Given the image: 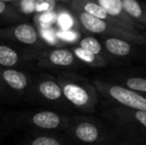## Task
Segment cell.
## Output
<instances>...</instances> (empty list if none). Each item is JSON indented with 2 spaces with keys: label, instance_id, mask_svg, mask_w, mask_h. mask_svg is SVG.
I'll return each instance as SVG.
<instances>
[{
  "label": "cell",
  "instance_id": "cell-1",
  "mask_svg": "<svg viewBox=\"0 0 146 145\" xmlns=\"http://www.w3.org/2000/svg\"><path fill=\"white\" fill-rule=\"evenodd\" d=\"M110 95L125 107L135 110L146 111V99L135 91L121 87H112L110 89Z\"/></svg>",
  "mask_w": 146,
  "mask_h": 145
},
{
  "label": "cell",
  "instance_id": "cell-2",
  "mask_svg": "<svg viewBox=\"0 0 146 145\" xmlns=\"http://www.w3.org/2000/svg\"><path fill=\"white\" fill-rule=\"evenodd\" d=\"M75 137L86 144H100L102 142V134L98 125L90 121L79 123L74 130Z\"/></svg>",
  "mask_w": 146,
  "mask_h": 145
},
{
  "label": "cell",
  "instance_id": "cell-3",
  "mask_svg": "<svg viewBox=\"0 0 146 145\" xmlns=\"http://www.w3.org/2000/svg\"><path fill=\"white\" fill-rule=\"evenodd\" d=\"M64 95L77 107H84L88 103V95L85 89L78 85L69 83L64 87Z\"/></svg>",
  "mask_w": 146,
  "mask_h": 145
},
{
  "label": "cell",
  "instance_id": "cell-4",
  "mask_svg": "<svg viewBox=\"0 0 146 145\" xmlns=\"http://www.w3.org/2000/svg\"><path fill=\"white\" fill-rule=\"evenodd\" d=\"M33 123L44 129H55L61 124V118L53 111H41L36 113L32 118Z\"/></svg>",
  "mask_w": 146,
  "mask_h": 145
},
{
  "label": "cell",
  "instance_id": "cell-5",
  "mask_svg": "<svg viewBox=\"0 0 146 145\" xmlns=\"http://www.w3.org/2000/svg\"><path fill=\"white\" fill-rule=\"evenodd\" d=\"M14 35L20 42L24 44L32 45L37 41V32L31 25L21 24L18 25L14 30Z\"/></svg>",
  "mask_w": 146,
  "mask_h": 145
},
{
  "label": "cell",
  "instance_id": "cell-6",
  "mask_svg": "<svg viewBox=\"0 0 146 145\" xmlns=\"http://www.w3.org/2000/svg\"><path fill=\"white\" fill-rule=\"evenodd\" d=\"M80 20L84 27L92 33H102L106 29V24L102 19H98L87 12L81 14Z\"/></svg>",
  "mask_w": 146,
  "mask_h": 145
},
{
  "label": "cell",
  "instance_id": "cell-7",
  "mask_svg": "<svg viewBox=\"0 0 146 145\" xmlns=\"http://www.w3.org/2000/svg\"><path fill=\"white\" fill-rule=\"evenodd\" d=\"M3 77L6 83L14 89H23L27 85V79L22 73L15 70H6L3 73Z\"/></svg>",
  "mask_w": 146,
  "mask_h": 145
},
{
  "label": "cell",
  "instance_id": "cell-8",
  "mask_svg": "<svg viewBox=\"0 0 146 145\" xmlns=\"http://www.w3.org/2000/svg\"><path fill=\"white\" fill-rule=\"evenodd\" d=\"M106 47L108 52L116 56H126L131 50L128 43L116 38L108 39L106 42Z\"/></svg>",
  "mask_w": 146,
  "mask_h": 145
},
{
  "label": "cell",
  "instance_id": "cell-9",
  "mask_svg": "<svg viewBox=\"0 0 146 145\" xmlns=\"http://www.w3.org/2000/svg\"><path fill=\"white\" fill-rule=\"evenodd\" d=\"M50 61L57 66H70L74 61V55L65 49H58L51 53Z\"/></svg>",
  "mask_w": 146,
  "mask_h": 145
},
{
  "label": "cell",
  "instance_id": "cell-10",
  "mask_svg": "<svg viewBox=\"0 0 146 145\" xmlns=\"http://www.w3.org/2000/svg\"><path fill=\"white\" fill-rule=\"evenodd\" d=\"M40 93L44 95L46 99H51V101H56L61 97L62 91L60 87L56 83L51 81H47L42 83L39 85Z\"/></svg>",
  "mask_w": 146,
  "mask_h": 145
},
{
  "label": "cell",
  "instance_id": "cell-11",
  "mask_svg": "<svg viewBox=\"0 0 146 145\" xmlns=\"http://www.w3.org/2000/svg\"><path fill=\"white\" fill-rule=\"evenodd\" d=\"M18 55L13 49L4 45H0V65L11 67L17 63Z\"/></svg>",
  "mask_w": 146,
  "mask_h": 145
},
{
  "label": "cell",
  "instance_id": "cell-12",
  "mask_svg": "<svg viewBox=\"0 0 146 145\" xmlns=\"http://www.w3.org/2000/svg\"><path fill=\"white\" fill-rule=\"evenodd\" d=\"M100 5L111 16H117L123 9L122 0H98Z\"/></svg>",
  "mask_w": 146,
  "mask_h": 145
},
{
  "label": "cell",
  "instance_id": "cell-13",
  "mask_svg": "<svg viewBox=\"0 0 146 145\" xmlns=\"http://www.w3.org/2000/svg\"><path fill=\"white\" fill-rule=\"evenodd\" d=\"M80 45H81L82 49L87 50L94 55H98L102 50V46H100V42L92 37H87V38L83 39Z\"/></svg>",
  "mask_w": 146,
  "mask_h": 145
},
{
  "label": "cell",
  "instance_id": "cell-14",
  "mask_svg": "<svg viewBox=\"0 0 146 145\" xmlns=\"http://www.w3.org/2000/svg\"><path fill=\"white\" fill-rule=\"evenodd\" d=\"M122 4L123 9L132 17L139 18L142 15V9L136 0H122Z\"/></svg>",
  "mask_w": 146,
  "mask_h": 145
},
{
  "label": "cell",
  "instance_id": "cell-15",
  "mask_svg": "<svg viewBox=\"0 0 146 145\" xmlns=\"http://www.w3.org/2000/svg\"><path fill=\"white\" fill-rule=\"evenodd\" d=\"M85 11L87 13L90 14V15L94 16V17L98 18V19H106L108 17V13L100 5V4H96L92 3V2H90V3H87L85 5Z\"/></svg>",
  "mask_w": 146,
  "mask_h": 145
},
{
  "label": "cell",
  "instance_id": "cell-16",
  "mask_svg": "<svg viewBox=\"0 0 146 145\" xmlns=\"http://www.w3.org/2000/svg\"><path fill=\"white\" fill-rule=\"evenodd\" d=\"M126 85H127V87H129V89L146 93V79H141V77H130V79H127Z\"/></svg>",
  "mask_w": 146,
  "mask_h": 145
},
{
  "label": "cell",
  "instance_id": "cell-17",
  "mask_svg": "<svg viewBox=\"0 0 146 145\" xmlns=\"http://www.w3.org/2000/svg\"><path fill=\"white\" fill-rule=\"evenodd\" d=\"M36 10L38 12H51L56 5L55 0H38L36 2Z\"/></svg>",
  "mask_w": 146,
  "mask_h": 145
},
{
  "label": "cell",
  "instance_id": "cell-18",
  "mask_svg": "<svg viewBox=\"0 0 146 145\" xmlns=\"http://www.w3.org/2000/svg\"><path fill=\"white\" fill-rule=\"evenodd\" d=\"M31 145H62L58 139L50 136H39L32 141Z\"/></svg>",
  "mask_w": 146,
  "mask_h": 145
},
{
  "label": "cell",
  "instance_id": "cell-19",
  "mask_svg": "<svg viewBox=\"0 0 146 145\" xmlns=\"http://www.w3.org/2000/svg\"><path fill=\"white\" fill-rule=\"evenodd\" d=\"M75 54L78 58H80L81 60L85 61L88 63H92L94 61V55L92 54L90 52H88L87 50H84L82 48H78L75 50Z\"/></svg>",
  "mask_w": 146,
  "mask_h": 145
},
{
  "label": "cell",
  "instance_id": "cell-20",
  "mask_svg": "<svg viewBox=\"0 0 146 145\" xmlns=\"http://www.w3.org/2000/svg\"><path fill=\"white\" fill-rule=\"evenodd\" d=\"M133 119L136 122V125L142 127L146 130V111H141V110H136L133 115Z\"/></svg>",
  "mask_w": 146,
  "mask_h": 145
},
{
  "label": "cell",
  "instance_id": "cell-21",
  "mask_svg": "<svg viewBox=\"0 0 146 145\" xmlns=\"http://www.w3.org/2000/svg\"><path fill=\"white\" fill-rule=\"evenodd\" d=\"M58 22H59V25L62 27V29H64L65 31L66 30H69L73 26V19L68 14H62L59 17Z\"/></svg>",
  "mask_w": 146,
  "mask_h": 145
},
{
  "label": "cell",
  "instance_id": "cell-22",
  "mask_svg": "<svg viewBox=\"0 0 146 145\" xmlns=\"http://www.w3.org/2000/svg\"><path fill=\"white\" fill-rule=\"evenodd\" d=\"M56 20V15L52 12H46L45 14H43L40 17V22L43 26H50L51 24L54 23V21Z\"/></svg>",
  "mask_w": 146,
  "mask_h": 145
},
{
  "label": "cell",
  "instance_id": "cell-23",
  "mask_svg": "<svg viewBox=\"0 0 146 145\" xmlns=\"http://www.w3.org/2000/svg\"><path fill=\"white\" fill-rule=\"evenodd\" d=\"M42 36L47 42H49L50 44H55L56 43V34L49 29H43L42 30Z\"/></svg>",
  "mask_w": 146,
  "mask_h": 145
},
{
  "label": "cell",
  "instance_id": "cell-24",
  "mask_svg": "<svg viewBox=\"0 0 146 145\" xmlns=\"http://www.w3.org/2000/svg\"><path fill=\"white\" fill-rule=\"evenodd\" d=\"M58 36L63 40L66 41H75L77 39V34L74 33V32L71 31H63V32H60L58 34Z\"/></svg>",
  "mask_w": 146,
  "mask_h": 145
},
{
  "label": "cell",
  "instance_id": "cell-25",
  "mask_svg": "<svg viewBox=\"0 0 146 145\" xmlns=\"http://www.w3.org/2000/svg\"><path fill=\"white\" fill-rule=\"evenodd\" d=\"M36 5H34L33 0H23L22 2V9L25 12H31L34 9H36Z\"/></svg>",
  "mask_w": 146,
  "mask_h": 145
},
{
  "label": "cell",
  "instance_id": "cell-26",
  "mask_svg": "<svg viewBox=\"0 0 146 145\" xmlns=\"http://www.w3.org/2000/svg\"><path fill=\"white\" fill-rule=\"evenodd\" d=\"M5 8H6V6H5V4H4V2L0 0V14L5 11Z\"/></svg>",
  "mask_w": 146,
  "mask_h": 145
}]
</instances>
